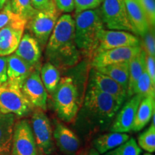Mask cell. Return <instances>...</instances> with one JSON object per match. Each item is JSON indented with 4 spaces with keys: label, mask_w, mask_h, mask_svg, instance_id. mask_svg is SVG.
Returning <instances> with one entry per match:
<instances>
[{
    "label": "cell",
    "mask_w": 155,
    "mask_h": 155,
    "mask_svg": "<svg viewBox=\"0 0 155 155\" xmlns=\"http://www.w3.org/2000/svg\"><path fill=\"white\" fill-rule=\"evenodd\" d=\"M122 104L121 101L88 84L83 105L75 118L77 127L86 133L105 130L111 127Z\"/></svg>",
    "instance_id": "6da1fadb"
},
{
    "label": "cell",
    "mask_w": 155,
    "mask_h": 155,
    "mask_svg": "<svg viewBox=\"0 0 155 155\" xmlns=\"http://www.w3.org/2000/svg\"><path fill=\"white\" fill-rule=\"evenodd\" d=\"M45 55L48 62L58 69L68 68L80 60V51L75 41V20L69 14L58 19L46 44Z\"/></svg>",
    "instance_id": "7a4b0ae2"
},
{
    "label": "cell",
    "mask_w": 155,
    "mask_h": 155,
    "mask_svg": "<svg viewBox=\"0 0 155 155\" xmlns=\"http://www.w3.org/2000/svg\"><path fill=\"white\" fill-rule=\"evenodd\" d=\"M75 41L79 51L93 58L98 46V39L104 30L99 8L75 14Z\"/></svg>",
    "instance_id": "3957f363"
},
{
    "label": "cell",
    "mask_w": 155,
    "mask_h": 155,
    "mask_svg": "<svg viewBox=\"0 0 155 155\" xmlns=\"http://www.w3.org/2000/svg\"><path fill=\"white\" fill-rule=\"evenodd\" d=\"M51 96L58 118L66 123L75 121L80 110V104L76 84L72 78L65 76L61 78Z\"/></svg>",
    "instance_id": "277c9868"
},
{
    "label": "cell",
    "mask_w": 155,
    "mask_h": 155,
    "mask_svg": "<svg viewBox=\"0 0 155 155\" xmlns=\"http://www.w3.org/2000/svg\"><path fill=\"white\" fill-rule=\"evenodd\" d=\"M61 13L53 0H50L45 7L37 10L27 23L26 27L39 44L42 46L46 45L58 19L61 17Z\"/></svg>",
    "instance_id": "5b68a950"
},
{
    "label": "cell",
    "mask_w": 155,
    "mask_h": 155,
    "mask_svg": "<svg viewBox=\"0 0 155 155\" xmlns=\"http://www.w3.org/2000/svg\"><path fill=\"white\" fill-rule=\"evenodd\" d=\"M33 106L23 94L20 87L7 81L0 86V112L24 118L33 111Z\"/></svg>",
    "instance_id": "8992f818"
},
{
    "label": "cell",
    "mask_w": 155,
    "mask_h": 155,
    "mask_svg": "<svg viewBox=\"0 0 155 155\" xmlns=\"http://www.w3.org/2000/svg\"><path fill=\"white\" fill-rule=\"evenodd\" d=\"M99 9L104 25L109 30L136 34L128 17L124 0H104Z\"/></svg>",
    "instance_id": "52a82bcc"
},
{
    "label": "cell",
    "mask_w": 155,
    "mask_h": 155,
    "mask_svg": "<svg viewBox=\"0 0 155 155\" xmlns=\"http://www.w3.org/2000/svg\"><path fill=\"white\" fill-rule=\"evenodd\" d=\"M10 155H45L39 150L28 119L15 123Z\"/></svg>",
    "instance_id": "ba28073f"
},
{
    "label": "cell",
    "mask_w": 155,
    "mask_h": 155,
    "mask_svg": "<svg viewBox=\"0 0 155 155\" xmlns=\"http://www.w3.org/2000/svg\"><path fill=\"white\" fill-rule=\"evenodd\" d=\"M31 128L39 150L45 155H50L54 152L53 129L50 121L44 111L36 108L32 111Z\"/></svg>",
    "instance_id": "9c48e42d"
},
{
    "label": "cell",
    "mask_w": 155,
    "mask_h": 155,
    "mask_svg": "<svg viewBox=\"0 0 155 155\" xmlns=\"http://www.w3.org/2000/svg\"><path fill=\"white\" fill-rule=\"evenodd\" d=\"M135 46H140V41L133 33L124 30L104 29L101 32L95 55L104 50L114 48Z\"/></svg>",
    "instance_id": "30bf717a"
},
{
    "label": "cell",
    "mask_w": 155,
    "mask_h": 155,
    "mask_svg": "<svg viewBox=\"0 0 155 155\" xmlns=\"http://www.w3.org/2000/svg\"><path fill=\"white\" fill-rule=\"evenodd\" d=\"M21 90L33 108L44 111L47 110L48 93L40 78L38 68L34 69L27 78Z\"/></svg>",
    "instance_id": "8fae6325"
},
{
    "label": "cell",
    "mask_w": 155,
    "mask_h": 155,
    "mask_svg": "<svg viewBox=\"0 0 155 155\" xmlns=\"http://www.w3.org/2000/svg\"><path fill=\"white\" fill-rule=\"evenodd\" d=\"M141 50V46L114 48L97 53L92 58L93 68H98L112 64L129 62Z\"/></svg>",
    "instance_id": "7c38bea8"
},
{
    "label": "cell",
    "mask_w": 155,
    "mask_h": 155,
    "mask_svg": "<svg viewBox=\"0 0 155 155\" xmlns=\"http://www.w3.org/2000/svg\"><path fill=\"white\" fill-rule=\"evenodd\" d=\"M143 98L139 94L130 97V99L116 114L110 127L111 132L127 133L131 131L136 113Z\"/></svg>",
    "instance_id": "4fadbf2b"
},
{
    "label": "cell",
    "mask_w": 155,
    "mask_h": 155,
    "mask_svg": "<svg viewBox=\"0 0 155 155\" xmlns=\"http://www.w3.org/2000/svg\"><path fill=\"white\" fill-rule=\"evenodd\" d=\"M53 140L60 150L65 155L76 154L81 146L80 139L74 131L63 123L53 120Z\"/></svg>",
    "instance_id": "5bb4252c"
},
{
    "label": "cell",
    "mask_w": 155,
    "mask_h": 155,
    "mask_svg": "<svg viewBox=\"0 0 155 155\" xmlns=\"http://www.w3.org/2000/svg\"><path fill=\"white\" fill-rule=\"evenodd\" d=\"M89 85L101 91L112 96L116 99L124 102L127 98V92L117 82L108 75L103 74L95 68H92L89 78Z\"/></svg>",
    "instance_id": "9a60e30c"
},
{
    "label": "cell",
    "mask_w": 155,
    "mask_h": 155,
    "mask_svg": "<svg viewBox=\"0 0 155 155\" xmlns=\"http://www.w3.org/2000/svg\"><path fill=\"white\" fill-rule=\"evenodd\" d=\"M15 54L32 68H38L42 55L40 45L32 35L25 33L22 35Z\"/></svg>",
    "instance_id": "2e32d148"
},
{
    "label": "cell",
    "mask_w": 155,
    "mask_h": 155,
    "mask_svg": "<svg viewBox=\"0 0 155 155\" xmlns=\"http://www.w3.org/2000/svg\"><path fill=\"white\" fill-rule=\"evenodd\" d=\"M129 22L136 34L143 36L151 28L144 10L137 0H124Z\"/></svg>",
    "instance_id": "e0dca14e"
},
{
    "label": "cell",
    "mask_w": 155,
    "mask_h": 155,
    "mask_svg": "<svg viewBox=\"0 0 155 155\" xmlns=\"http://www.w3.org/2000/svg\"><path fill=\"white\" fill-rule=\"evenodd\" d=\"M7 77H8L7 81L22 88L23 83L34 68L30 67L28 64H27L15 53L7 56Z\"/></svg>",
    "instance_id": "ac0fdd59"
},
{
    "label": "cell",
    "mask_w": 155,
    "mask_h": 155,
    "mask_svg": "<svg viewBox=\"0 0 155 155\" xmlns=\"http://www.w3.org/2000/svg\"><path fill=\"white\" fill-rule=\"evenodd\" d=\"M17 117L0 112V155H10Z\"/></svg>",
    "instance_id": "d6986e66"
},
{
    "label": "cell",
    "mask_w": 155,
    "mask_h": 155,
    "mask_svg": "<svg viewBox=\"0 0 155 155\" xmlns=\"http://www.w3.org/2000/svg\"><path fill=\"white\" fill-rule=\"evenodd\" d=\"M24 29L5 27L0 29V56L14 53L24 33Z\"/></svg>",
    "instance_id": "ffe728a7"
},
{
    "label": "cell",
    "mask_w": 155,
    "mask_h": 155,
    "mask_svg": "<svg viewBox=\"0 0 155 155\" xmlns=\"http://www.w3.org/2000/svg\"><path fill=\"white\" fill-rule=\"evenodd\" d=\"M155 113V96L144 97L136 113L131 131H139L151 121Z\"/></svg>",
    "instance_id": "44dd1931"
},
{
    "label": "cell",
    "mask_w": 155,
    "mask_h": 155,
    "mask_svg": "<svg viewBox=\"0 0 155 155\" xmlns=\"http://www.w3.org/2000/svg\"><path fill=\"white\" fill-rule=\"evenodd\" d=\"M130 138L127 133L110 132L98 137L94 141V146L100 154L114 150Z\"/></svg>",
    "instance_id": "7402d4cb"
},
{
    "label": "cell",
    "mask_w": 155,
    "mask_h": 155,
    "mask_svg": "<svg viewBox=\"0 0 155 155\" xmlns=\"http://www.w3.org/2000/svg\"><path fill=\"white\" fill-rule=\"evenodd\" d=\"M95 69L102 73L103 74L111 78L116 82L121 85L127 92L129 78V62L112 64V65Z\"/></svg>",
    "instance_id": "603a6c76"
},
{
    "label": "cell",
    "mask_w": 155,
    "mask_h": 155,
    "mask_svg": "<svg viewBox=\"0 0 155 155\" xmlns=\"http://www.w3.org/2000/svg\"><path fill=\"white\" fill-rule=\"evenodd\" d=\"M129 78L127 88V98L134 96V90L137 81L146 68L145 53L141 48V51L129 62Z\"/></svg>",
    "instance_id": "cb8c5ba5"
},
{
    "label": "cell",
    "mask_w": 155,
    "mask_h": 155,
    "mask_svg": "<svg viewBox=\"0 0 155 155\" xmlns=\"http://www.w3.org/2000/svg\"><path fill=\"white\" fill-rule=\"evenodd\" d=\"M40 75L46 91L50 94H53L61 80L59 69L52 63L47 62L40 69Z\"/></svg>",
    "instance_id": "d4e9b609"
},
{
    "label": "cell",
    "mask_w": 155,
    "mask_h": 155,
    "mask_svg": "<svg viewBox=\"0 0 155 155\" xmlns=\"http://www.w3.org/2000/svg\"><path fill=\"white\" fill-rule=\"evenodd\" d=\"M27 22L25 19L15 13L11 8L9 1L7 2L0 12V29L5 27L25 29Z\"/></svg>",
    "instance_id": "484cf974"
},
{
    "label": "cell",
    "mask_w": 155,
    "mask_h": 155,
    "mask_svg": "<svg viewBox=\"0 0 155 155\" xmlns=\"http://www.w3.org/2000/svg\"><path fill=\"white\" fill-rule=\"evenodd\" d=\"M12 11L27 22L35 14L37 10L32 7L31 0H9Z\"/></svg>",
    "instance_id": "4316f807"
},
{
    "label": "cell",
    "mask_w": 155,
    "mask_h": 155,
    "mask_svg": "<svg viewBox=\"0 0 155 155\" xmlns=\"http://www.w3.org/2000/svg\"><path fill=\"white\" fill-rule=\"evenodd\" d=\"M139 94L142 97L155 96V85L153 84L146 68L137 81L134 90V95Z\"/></svg>",
    "instance_id": "83f0119b"
},
{
    "label": "cell",
    "mask_w": 155,
    "mask_h": 155,
    "mask_svg": "<svg viewBox=\"0 0 155 155\" xmlns=\"http://www.w3.org/2000/svg\"><path fill=\"white\" fill-rule=\"evenodd\" d=\"M141 150L134 139H129L106 155H140Z\"/></svg>",
    "instance_id": "f1b7e54d"
},
{
    "label": "cell",
    "mask_w": 155,
    "mask_h": 155,
    "mask_svg": "<svg viewBox=\"0 0 155 155\" xmlns=\"http://www.w3.org/2000/svg\"><path fill=\"white\" fill-rule=\"evenodd\" d=\"M138 145L147 152L152 153L155 151V127L150 125L149 129L138 137Z\"/></svg>",
    "instance_id": "f546056e"
},
{
    "label": "cell",
    "mask_w": 155,
    "mask_h": 155,
    "mask_svg": "<svg viewBox=\"0 0 155 155\" xmlns=\"http://www.w3.org/2000/svg\"><path fill=\"white\" fill-rule=\"evenodd\" d=\"M144 10L150 27L154 28L155 25V0H137Z\"/></svg>",
    "instance_id": "4dcf8cb0"
},
{
    "label": "cell",
    "mask_w": 155,
    "mask_h": 155,
    "mask_svg": "<svg viewBox=\"0 0 155 155\" xmlns=\"http://www.w3.org/2000/svg\"><path fill=\"white\" fill-rule=\"evenodd\" d=\"M154 28H151L144 35L143 38V47H141L145 54L149 55L155 56V40H154Z\"/></svg>",
    "instance_id": "1f68e13d"
},
{
    "label": "cell",
    "mask_w": 155,
    "mask_h": 155,
    "mask_svg": "<svg viewBox=\"0 0 155 155\" xmlns=\"http://www.w3.org/2000/svg\"><path fill=\"white\" fill-rule=\"evenodd\" d=\"M104 0H74L75 14L98 8Z\"/></svg>",
    "instance_id": "d6a6232c"
},
{
    "label": "cell",
    "mask_w": 155,
    "mask_h": 155,
    "mask_svg": "<svg viewBox=\"0 0 155 155\" xmlns=\"http://www.w3.org/2000/svg\"><path fill=\"white\" fill-rule=\"evenodd\" d=\"M56 7L61 12H71L74 11V0H53Z\"/></svg>",
    "instance_id": "836d02e7"
},
{
    "label": "cell",
    "mask_w": 155,
    "mask_h": 155,
    "mask_svg": "<svg viewBox=\"0 0 155 155\" xmlns=\"http://www.w3.org/2000/svg\"><path fill=\"white\" fill-rule=\"evenodd\" d=\"M146 71L150 75L153 84L155 85V57L145 54Z\"/></svg>",
    "instance_id": "e575fe53"
},
{
    "label": "cell",
    "mask_w": 155,
    "mask_h": 155,
    "mask_svg": "<svg viewBox=\"0 0 155 155\" xmlns=\"http://www.w3.org/2000/svg\"><path fill=\"white\" fill-rule=\"evenodd\" d=\"M7 58L0 56V86L7 82Z\"/></svg>",
    "instance_id": "d590c367"
},
{
    "label": "cell",
    "mask_w": 155,
    "mask_h": 155,
    "mask_svg": "<svg viewBox=\"0 0 155 155\" xmlns=\"http://www.w3.org/2000/svg\"><path fill=\"white\" fill-rule=\"evenodd\" d=\"M50 1V0H31V3L36 10H40L45 7Z\"/></svg>",
    "instance_id": "8d00e7d4"
},
{
    "label": "cell",
    "mask_w": 155,
    "mask_h": 155,
    "mask_svg": "<svg viewBox=\"0 0 155 155\" xmlns=\"http://www.w3.org/2000/svg\"><path fill=\"white\" fill-rule=\"evenodd\" d=\"M78 155H100V154L97 152L96 149L89 148L80 151Z\"/></svg>",
    "instance_id": "74e56055"
},
{
    "label": "cell",
    "mask_w": 155,
    "mask_h": 155,
    "mask_svg": "<svg viewBox=\"0 0 155 155\" xmlns=\"http://www.w3.org/2000/svg\"><path fill=\"white\" fill-rule=\"evenodd\" d=\"M9 0H0V10L3 8L4 6L5 5V4Z\"/></svg>",
    "instance_id": "f35d334b"
},
{
    "label": "cell",
    "mask_w": 155,
    "mask_h": 155,
    "mask_svg": "<svg viewBox=\"0 0 155 155\" xmlns=\"http://www.w3.org/2000/svg\"><path fill=\"white\" fill-rule=\"evenodd\" d=\"M144 155H152V154H150V153H146V154H144Z\"/></svg>",
    "instance_id": "ab89813d"
}]
</instances>
